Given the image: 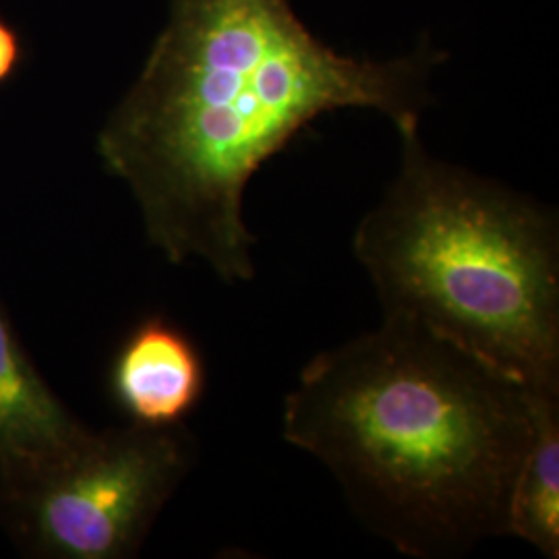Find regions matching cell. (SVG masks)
I'll return each instance as SVG.
<instances>
[{"mask_svg":"<svg viewBox=\"0 0 559 559\" xmlns=\"http://www.w3.org/2000/svg\"><path fill=\"white\" fill-rule=\"evenodd\" d=\"M87 433L41 378L0 302V489L60 459Z\"/></svg>","mask_w":559,"mask_h":559,"instance_id":"obj_6","label":"cell"},{"mask_svg":"<svg viewBox=\"0 0 559 559\" xmlns=\"http://www.w3.org/2000/svg\"><path fill=\"white\" fill-rule=\"evenodd\" d=\"M559 394L404 321L323 350L284 400L282 436L338 480L402 556L452 559L506 535L512 483Z\"/></svg>","mask_w":559,"mask_h":559,"instance_id":"obj_2","label":"cell"},{"mask_svg":"<svg viewBox=\"0 0 559 559\" xmlns=\"http://www.w3.org/2000/svg\"><path fill=\"white\" fill-rule=\"evenodd\" d=\"M23 60V44L11 23L0 17V85H4L20 71Z\"/></svg>","mask_w":559,"mask_h":559,"instance_id":"obj_8","label":"cell"},{"mask_svg":"<svg viewBox=\"0 0 559 559\" xmlns=\"http://www.w3.org/2000/svg\"><path fill=\"white\" fill-rule=\"evenodd\" d=\"M506 535L559 558V404L549 406L512 483Z\"/></svg>","mask_w":559,"mask_h":559,"instance_id":"obj_7","label":"cell"},{"mask_svg":"<svg viewBox=\"0 0 559 559\" xmlns=\"http://www.w3.org/2000/svg\"><path fill=\"white\" fill-rule=\"evenodd\" d=\"M445 55L342 57L288 0H173L140 78L102 127L98 154L127 182L147 240L170 263L205 261L218 278H255L242 216L253 175L325 112L373 108L419 127Z\"/></svg>","mask_w":559,"mask_h":559,"instance_id":"obj_1","label":"cell"},{"mask_svg":"<svg viewBox=\"0 0 559 559\" xmlns=\"http://www.w3.org/2000/svg\"><path fill=\"white\" fill-rule=\"evenodd\" d=\"M193 462L185 425L90 431L40 471L0 489L2 519L36 556H138Z\"/></svg>","mask_w":559,"mask_h":559,"instance_id":"obj_4","label":"cell"},{"mask_svg":"<svg viewBox=\"0 0 559 559\" xmlns=\"http://www.w3.org/2000/svg\"><path fill=\"white\" fill-rule=\"evenodd\" d=\"M207 371L200 348L173 321H140L110 365L108 390L131 423L145 427L182 425L205 394Z\"/></svg>","mask_w":559,"mask_h":559,"instance_id":"obj_5","label":"cell"},{"mask_svg":"<svg viewBox=\"0 0 559 559\" xmlns=\"http://www.w3.org/2000/svg\"><path fill=\"white\" fill-rule=\"evenodd\" d=\"M399 177L353 237L383 320L404 321L537 392L559 394L554 210L436 160L399 131Z\"/></svg>","mask_w":559,"mask_h":559,"instance_id":"obj_3","label":"cell"}]
</instances>
